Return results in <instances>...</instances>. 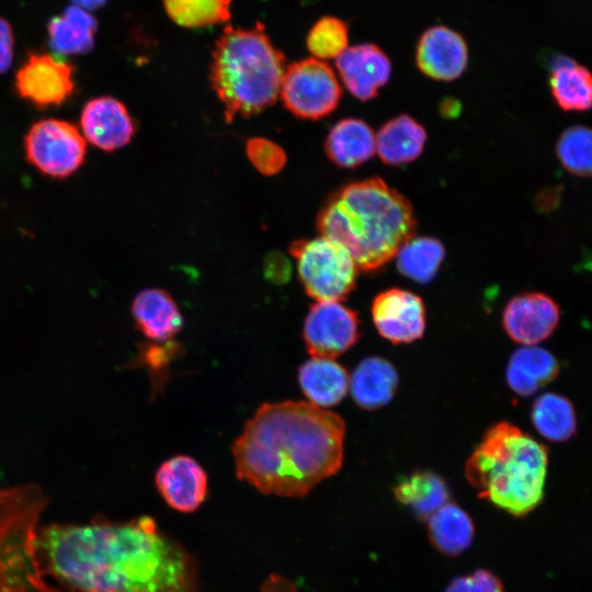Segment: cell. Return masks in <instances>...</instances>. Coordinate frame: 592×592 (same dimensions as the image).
I'll use <instances>...</instances> for the list:
<instances>
[{"label": "cell", "instance_id": "1", "mask_svg": "<svg viewBox=\"0 0 592 592\" xmlns=\"http://www.w3.org/2000/svg\"><path fill=\"white\" fill-rule=\"evenodd\" d=\"M45 576L65 592H198V563L148 515L38 528Z\"/></svg>", "mask_w": 592, "mask_h": 592}, {"label": "cell", "instance_id": "2", "mask_svg": "<svg viewBox=\"0 0 592 592\" xmlns=\"http://www.w3.org/2000/svg\"><path fill=\"white\" fill-rule=\"evenodd\" d=\"M345 423L308 401L263 403L232 445L236 474L264 494L306 496L343 460Z\"/></svg>", "mask_w": 592, "mask_h": 592}, {"label": "cell", "instance_id": "3", "mask_svg": "<svg viewBox=\"0 0 592 592\" xmlns=\"http://www.w3.org/2000/svg\"><path fill=\"white\" fill-rule=\"evenodd\" d=\"M317 227L351 254L357 269L371 272L414 236L417 220L408 198L375 177L334 192L318 213Z\"/></svg>", "mask_w": 592, "mask_h": 592}, {"label": "cell", "instance_id": "4", "mask_svg": "<svg viewBox=\"0 0 592 592\" xmlns=\"http://www.w3.org/2000/svg\"><path fill=\"white\" fill-rule=\"evenodd\" d=\"M547 467V447L501 421L482 435L465 464V476L481 498L523 516L544 498Z\"/></svg>", "mask_w": 592, "mask_h": 592}, {"label": "cell", "instance_id": "5", "mask_svg": "<svg viewBox=\"0 0 592 592\" xmlns=\"http://www.w3.org/2000/svg\"><path fill=\"white\" fill-rule=\"evenodd\" d=\"M284 64V55L261 23L224 30L213 50L209 79L228 123L236 116L255 115L276 101Z\"/></svg>", "mask_w": 592, "mask_h": 592}, {"label": "cell", "instance_id": "6", "mask_svg": "<svg viewBox=\"0 0 592 592\" xmlns=\"http://www.w3.org/2000/svg\"><path fill=\"white\" fill-rule=\"evenodd\" d=\"M47 503L35 483L0 488V592H64L46 580L37 553Z\"/></svg>", "mask_w": 592, "mask_h": 592}, {"label": "cell", "instance_id": "7", "mask_svg": "<svg viewBox=\"0 0 592 592\" xmlns=\"http://www.w3.org/2000/svg\"><path fill=\"white\" fill-rule=\"evenodd\" d=\"M299 281L317 301H340L355 287L357 266L340 244L320 236L292 242Z\"/></svg>", "mask_w": 592, "mask_h": 592}, {"label": "cell", "instance_id": "8", "mask_svg": "<svg viewBox=\"0 0 592 592\" xmlns=\"http://www.w3.org/2000/svg\"><path fill=\"white\" fill-rule=\"evenodd\" d=\"M280 94L285 107L295 116L319 119L337 109L341 87L328 64L306 58L285 69Z\"/></svg>", "mask_w": 592, "mask_h": 592}, {"label": "cell", "instance_id": "9", "mask_svg": "<svg viewBox=\"0 0 592 592\" xmlns=\"http://www.w3.org/2000/svg\"><path fill=\"white\" fill-rule=\"evenodd\" d=\"M24 151L27 162L39 172L54 179H65L82 166L86 139L72 123L44 118L29 128Z\"/></svg>", "mask_w": 592, "mask_h": 592}, {"label": "cell", "instance_id": "10", "mask_svg": "<svg viewBox=\"0 0 592 592\" xmlns=\"http://www.w3.org/2000/svg\"><path fill=\"white\" fill-rule=\"evenodd\" d=\"M75 86L72 65L46 52L29 50L14 76L19 96L38 110L61 105Z\"/></svg>", "mask_w": 592, "mask_h": 592}, {"label": "cell", "instance_id": "11", "mask_svg": "<svg viewBox=\"0 0 592 592\" xmlns=\"http://www.w3.org/2000/svg\"><path fill=\"white\" fill-rule=\"evenodd\" d=\"M303 339L312 357L334 358L358 340L357 315L339 301H317L305 318Z\"/></svg>", "mask_w": 592, "mask_h": 592}, {"label": "cell", "instance_id": "12", "mask_svg": "<svg viewBox=\"0 0 592 592\" xmlns=\"http://www.w3.org/2000/svg\"><path fill=\"white\" fill-rule=\"evenodd\" d=\"M559 320L558 304L538 292H526L512 297L502 314L505 332L522 345H535L549 338Z\"/></svg>", "mask_w": 592, "mask_h": 592}, {"label": "cell", "instance_id": "13", "mask_svg": "<svg viewBox=\"0 0 592 592\" xmlns=\"http://www.w3.org/2000/svg\"><path fill=\"white\" fill-rule=\"evenodd\" d=\"M373 322L378 333L392 343L420 339L425 329V308L414 293L390 288L379 293L372 304Z\"/></svg>", "mask_w": 592, "mask_h": 592}, {"label": "cell", "instance_id": "14", "mask_svg": "<svg viewBox=\"0 0 592 592\" xmlns=\"http://www.w3.org/2000/svg\"><path fill=\"white\" fill-rule=\"evenodd\" d=\"M415 64L419 70L439 81H452L467 68L468 47L456 31L434 25L425 30L415 47Z\"/></svg>", "mask_w": 592, "mask_h": 592}, {"label": "cell", "instance_id": "15", "mask_svg": "<svg viewBox=\"0 0 592 592\" xmlns=\"http://www.w3.org/2000/svg\"><path fill=\"white\" fill-rule=\"evenodd\" d=\"M155 483L164 502L181 513L196 511L207 497V475L194 458L186 455L164 460L156 471Z\"/></svg>", "mask_w": 592, "mask_h": 592}, {"label": "cell", "instance_id": "16", "mask_svg": "<svg viewBox=\"0 0 592 592\" xmlns=\"http://www.w3.org/2000/svg\"><path fill=\"white\" fill-rule=\"evenodd\" d=\"M341 81L361 101L374 99L391 75V62L375 44L364 43L348 47L335 60Z\"/></svg>", "mask_w": 592, "mask_h": 592}, {"label": "cell", "instance_id": "17", "mask_svg": "<svg viewBox=\"0 0 592 592\" xmlns=\"http://www.w3.org/2000/svg\"><path fill=\"white\" fill-rule=\"evenodd\" d=\"M82 136L104 151L127 145L135 133V124L125 105L112 96L89 100L81 112Z\"/></svg>", "mask_w": 592, "mask_h": 592}, {"label": "cell", "instance_id": "18", "mask_svg": "<svg viewBox=\"0 0 592 592\" xmlns=\"http://www.w3.org/2000/svg\"><path fill=\"white\" fill-rule=\"evenodd\" d=\"M132 316L138 330L155 342L170 341L183 326L178 305L160 288L139 292L132 304Z\"/></svg>", "mask_w": 592, "mask_h": 592}, {"label": "cell", "instance_id": "19", "mask_svg": "<svg viewBox=\"0 0 592 592\" xmlns=\"http://www.w3.org/2000/svg\"><path fill=\"white\" fill-rule=\"evenodd\" d=\"M559 369L558 360L548 350L523 345L510 356L505 378L511 390L527 397L551 383Z\"/></svg>", "mask_w": 592, "mask_h": 592}, {"label": "cell", "instance_id": "20", "mask_svg": "<svg viewBox=\"0 0 592 592\" xmlns=\"http://www.w3.org/2000/svg\"><path fill=\"white\" fill-rule=\"evenodd\" d=\"M325 150L328 158L341 168H355L369 160L376 151V136L372 127L360 118L339 121L327 135Z\"/></svg>", "mask_w": 592, "mask_h": 592}, {"label": "cell", "instance_id": "21", "mask_svg": "<svg viewBox=\"0 0 592 592\" xmlns=\"http://www.w3.org/2000/svg\"><path fill=\"white\" fill-rule=\"evenodd\" d=\"M398 380L397 371L390 362L371 356L362 360L353 371L350 389L358 407L374 410L392 399Z\"/></svg>", "mask_w": 592, "mask_h": 592}, {"label": "cell", "instance_id": "22", "mask_svg": "<svg viewBox=\"0 0 592 592\" xmlns=\"http://www.w3.org/2000/svg\"><path fill=\"white\" fill-rule=\"evenodd\" d=\"M46 29L48 46L56 54L82 55L94 46L98 21L87 10L71 4L61 14L53 16Z\"/></svg>", "mask_w": 592, "mask_h": 592}, {"label": "cell", "instance_id": "23", "mask_svg": "<svg viewBox=\"0 0 592 592\" xmlns=\"http://www.w3.org/2000/svg\"><path fill=\"white\" fill-rule=\"evenodd\" d=\"M298 382L308 402L320 408L339 403L350 386L345 368L325 357H311L300 365Z\"/></svg>", "mask_w": 592, "mask_h": 592}, {"label": "cell", "instance_id": "24", "mask_svg": "<svg viewBox=\"0 0 592 592\" xmlns=\"http://www.w3.org/2000/svg\"><path fill=\"white\" fill-rule=\"evenodd\" d=\"M375 136L380 160L390 166L412 162L422 153L426 141L424 127L406 114L386 122Z\"/></svg>", "mask_w": 592, "mask_h": 592}, {"label": "cell", "instance_id": "25", "mask_svg": "<svg viewBox=\"0 0 592 592\" xmlns=\"http://www.w3.org/2000/svg\"><path fill=\"white\" fill-rule=\"evenodd\" d=\"M549 87L553 99L563 111L592 109V72L567 56H555L550 64Z\"/></svg>", "mask_w": 592, "mask_h": 592}, {"label": "cell", "instance_id": "26", "mask_svg": "<svg viewBox=\"0 0 592 592\" xmlns=\"http://www.w3.org/2000/svg\"><path fill=\"white\" fill-rule=\"evenodd\" d=\"M426 521L430 542L440 553L457 556L470 546L475 526L470 516L457 504L446 502Z\"/></svg>", "mask_w": 592, "mask_h": 592}, {"label": "cell", "instance_id": "27", "mask_svg": "<svg viewBox=\"0 0 592 592\" xmlns=\"http://www.w3.org/2000/svg\"><path fill=\"white\" fill-rule=\"evenodd\" d=\"M531 420L548 441L561 443L577 433V415L572 402L556 392H545L532 405Z\"/></svg>", "mask_w": 592, "mask_h": 592}, {"label": "cell", "instance_id": "28", "mask_svg": "<svg viewBox=\"0 0 592 592\" xmlns=\"http://www.w3.org/2000/svg\"><path fill=\"white\" fill-rule=\"evenodd\" d=\"M396 499L420 519H428L448 500L445 481L431 471H417L401 479L394 488Z\"/></svg>", "mask_w": 592, "mask_h": 592}, {"label": "cell", "instance_id": "29", "mask_svg": "<svg viewBox=\"0 0 592 592\" xmlns=\"http://www.w3.org/2000/svg\"><path fill=\"white\" fill-rule=\"evenodd\" d=\"M442 242L432 237H411L396 254L399 272L418 283H429L444 260Z\"/></svg>", "mask_w": 592, "mask_h": 592}, {"label": "cell", "instance_id": "30", "mask_svg": "<svg viewBox=\"0 0 592 592\" xmlns=\"http://www.w3.org/2000/svg\"><path fill=\"white\" fill-rule=\"evenodd\" d=\"M231 0H163L164 9L177 24L200 29L230 19Z\"/></svg>", "mask_w": 592, "mask_h": 592}, {"label": "cell", "instance_id": "31", "mask_svg": "<svg viewBox=\"0 0 592 592\" xmlns=\"http://www.w3.org/2000/svg\"><path fill=\"white\" fill-rule=\"evenodd\" d=\"M562 167L580 177L592 175V128L576 125L565 129L556 144Z\"/></svg>", "mask_w": 592, "mask_h": 592}, {"label": "cell", "instance_id": "32", "mask_svg": "<svg viewBox=\"0 0 592 592\" xmlns=\"http://www.w3.org/2000/svg\"><path fill=\"white\" fill-rule=\"evenodd\" d=\"M348 25L335 16H322L309 30L306 45L319 60L338 58L348 48Z\"/></svg>", "mask_w": 592, "mask_h": 592}, {"label": "cell", "instance_id": "33", "mask_svg": "<svg viewBox=\"0 0 592 592\" xmlns=\"http://www.w3.org/2000/svg\"><path fill=\"white\" fill-rule=\"evenodd\" d=\"M246 151L254 168L264 175L278 173L286 163L281 146L265 138L253 137L247 141Z\"/></svg>", "mask_w": 592, "mask_h": 592}, {"label": "cell", "instance_id": "34", "mask_svg": "<svg viewBox=\"0 0 592 592\" xmlns=\"http://www.w3.org/2000/svg\"><path fill=\"white\" fill-rule=\"evenodd\" d=\"M445 592H504L501 580L492 572L478 569L455 578Z\"/></svg>", "mask_w": 592, "mask_h": 592}, {"label": "cell", "instance_id": "35", "mask_svg": "<svg viewBox=\"0 0 592 592\" xmlns=\"http://www.w3.org/2000/svg\"><path fill=\"white\" fill-rule=\"evenodd\" d=\"M14 36L10 23L0 18V75L8 71L13 60Z\"/></svg>", "mask_w": 592, "mask_h": 592}, {"label": "cell", "instance_id": "36", "mask_svg": "<svg viewBox=\"0 0 592 592\" xmlns=\"http://www.w3.org/2000/svg\"><path fill=\"white\" fill-rule=\"evenodd\" d=\"M260 592H298L296 585L285 577L270 574L262 583Z\"/></svg>", "mask_w": 592, "mask_h": 592}, {"label": "cell", "instance_id": "37", "mask_svg": "<svg viewBox=\"0 0 592 592\" xmlns=\"http://www.w3.org/2000/svg\"><path fill=\"white\" fill-rule=\"evenodd\" d=\"M72 3L84 10H96L103 7L107 0H71Z\"/></svg>", "mask_w": 592, "mask_h": 592}]
</instances>
